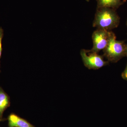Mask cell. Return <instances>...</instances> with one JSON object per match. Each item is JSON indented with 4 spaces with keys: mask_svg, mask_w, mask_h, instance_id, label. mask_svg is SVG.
I'll use <instances>...</instances> for the list:
<instances>
[{
    "mask_svg": "<svg viewBox=\"0 0 127 127\" xmlns=\"http://www.w3.org/2000/svg\"><path fill=\"white\" fill-rule=\"evenodd\" d=\"M120 21L116 10L108 7H97L93 25L97 29L110 31L118 26Z\"/></svg>",
    "mask_w": 127,
    "mask_h": 127,
    "instance_id": "6da1fadb",
    "label": "cell"
},
{
    "mask_svg": "<svg viewBox=\"0 0 127 127\" xmlns=\"http://www.w3.org/2000/svg\"><path fill=\"white\" fill-rule=\"evenodd\" d=\"M126 47L127 44L125 41L117 40L116 35L112 32L108 44L103 50V56L109 62H117L126 57Z\"/></svg>",
    "mask_w": 127,
    "mask_h": 127,
    "instance_id": "7a4b0ae2",
    "label": "cell"
},
{
    "mask_svg": "<svg viewBox=\"0 0 127 127\" xmlns=\"http://www.w3.org/2000/svg\"><path fill=\"white\" fill-rule=\"evenodd\" d=\"M80 55L84 65L89 69L97 70L109 64L108 61H104L103 56L90 50L82 49Z\"/></svg>",
    "mask_w": 127,
    "mask_h": 127,
    "instance_id": "3957f363",
    "label": "cell"
},
{
    "mask_svg": "<svg viewBox=\"0 0 127 127\" xmlns=\"http://www.w3.org/2000/svg\"><path fill=\"white\" fill-rule=\"evenodd\" d=\"M111 31L97 29L94 32L92 36L93 47L91 51L98 53L101 50H103L106 47L111 36Z\"/></svg>",
    "mask_w": 127,
    "mask_h": 127,
    "instance_id": "277c9868",
    "label": "cell"
},
{
    "mask_svg": "<svg viewBox=\"0 0 127 127\" xmlns=\"http://www.w3.org/2000/svg\"><path fill=\"white\" fill-rule=\"evenodd\" d=\"M7 119L9 127H35L27 120L14 113H11Z\"/></svg>",
    "mask_w": 127,
    "mask_h": 127,
    "instance_id": "5b68a950",
    "label": "cell"
},
{
    "mask_svg": "<svg viewBox=\"0 0 127 127\" xmlns=\"http://www.w3.org/2000/svg\"><path fill=\"white\" fill-rule=\"evenodd\" d=\"M127 0H96L97 7H108L116 10Z\"/></svg>",
    "mask_w": 127,
    "mask_h": 127,
    "instance_id": "8992f818",
    "label": "cell"
},
{
    "mask_svg": "<svg viewBox=\"0 0 127 127\" xmlns=\"http://www.w3.org/2000/svg\"><path fill=\"white\" fill-rule=\"evenodd\" d=\"M10 105L9 95L0 87V118H2L3 113Z\"/></svg>",
    "mask_w": 127,
    "mask_h": 127,
    "instance_id": "52a82bcc",
    "label": "cell"
},
{
    "mask_svg": "<svg viewBox=\"0 0 127 127\" xmlns=\"http://www.w3.org/2000/svg\"><path fill=\"white\" fill-rule=\"evenodd\" d=\"M4 36V30L2 28H0V59L2 51V41Z\"/></svg>",
    "mask_w": 127,
    "mask_h": 127,
    "instance_id": "ba28073f",
    "label": "cell"
},
{
    "mask_svg": "<svg viewBox=\"0 0 127 127\" xmlns=\"http://www.w3.org/2000/svg\"><path fill=\"white\" fill-rule=\"evenodd\" d=\"M122 77L123 79L127 81V64L125 70L122 73Z\"/></svg>",
    "mask_w": 127,
    "mask_h": 127,
    "instance_id": "9c48e42d",
    "label": "cell"
},
{
    "mask_svg": "<svg viewBox=\"0 0 127 127\" xmlns=\"http://www.w3.org/2000/svg\"><path fill=\"white\" fill-rule=\"evenodd\" d=\"M5 120H6V119L5 118H0V122L4 121Z\"/></svg>",
    "mask_w": 127,
    "mask_h": 127,
    "instance_id": "30bf717a",
    "label": "cell"
},
{
    "mask_svg": "<svg viewBox=\"0 0 127 127\" xmlns=\"http://www.w3.org/2000/svg\"><path fill=\"white\" fill-rule=\"evenodd\" d=\"M126 57H127V47H126Z\"/></svg>",
    "mask_w": 127,
    "mask_h": 127,
    "instance_id": "8fae6325",
    "label": "cell"
},
{
    "mask_svg": "<svg viewBox=\"0 0 127 127\" xmlns=\"http://www.w3.org/2000/svg\"><path fill=\"white\" fill-rule=\"evenodd\" d=\"M86 0L87 1H88V2H89V0Z\"/></svg>",
    "mask_w": 127,
    "mask_h": 127,
    "instance_id": "7c38bea8",
    "label": "cell"
},
{
    "mask_svg": "<svg viewBox=\"0 0 127 127\" xmlns=\"http://www.w3.org/2000/svg\"></svg>",
    "mask_w": 127,
    "mask_h": 127,
    "instance_id": "4fadbf2b",
    "label": "cell"
}]
</instances>
